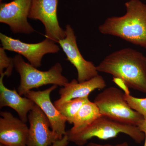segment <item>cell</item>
<instances>
[{"label":"cell","mask_w":146,"mask_h":146,"mask_svg":"<svg viewBox=\"0 0 146 146\" xmlns=\"http://www.w3.org/2000/svg\"><path fill=\"white\" fill-rule=\"evenodd\" d=\"M145 56L130 48L108 55L96 66L100 72L121 80L128 88L146 94V69Z\"/></svg>","instance_id":"1"},{"label":"cell","mask_w":146,"mask_h":146,"mask_svg":"<svg viewBox=\"0 0 146 146\" xmlns=\"http://www.w3.org/2000/svg\"><path fill=\"white\" fill-rule=\"evenodd\" d=\"M125 5L124 15L106 18L99 31L146 49V5L140 0H129Z\"/></svg>","instance_id":"2"},{"label":"cell","mask_w":146,"mask_h":146,"mask_svg":"<svg viewBox=\"0 0 146 146\" xmlns=\"http://www.w3.org/2000/svg\"><path fill=\"white\" fill-rule=\"evenodd\" d=\"M120 133L127 135L138 144L141 143L145 137L137 126L120 122L104 115L81 131L74 133L66 132V135L69 142L82 146L91 138L106 140L115 138Z\"/></svg>","instance_id":"3"},{"label":"cell","mask_w":146,"mask_h":146,"mask_svg":"<svg viewBox=\"0 0 146 146\" xmlns=\"http://www.w3.org/2000/svg\"><path fill=\"white\" fill-rule=\"evenodd\" d=\"M13 60L14 67L21 77L18 92L21 96L44 85L64 86L69 82L67 78L62 75L63 68L60 63H56L48 70L42 71L25 62L21 55H16Z\"/></svg>","instance_id":"4"},{"label":"cell","mask_w":146,"mask_h":146,"mask_svg":"<svg viewBox=\"0 0 146 146\" xmlns=\"http://www.w3.org/2000/svg\"><path fill=\"white\" fill-rule=\"evenodd\" d=\"M94 102L101 114L124 123L138 126L143 117L131 108L124 98V93L115 87H108L98 94Z\"/></svg>","instance_id":"5"},{"label":"cell","mask_w":146,"mask_h":146,"mask_svg":"<svg viewBox=\"0 0 146 146\" xmlns=\"http://www.w3.org/2000/svg\"><path fill=\"white\" fill-rule=\"evenodd\" d=\"M0 40L5 50L23 56L30 64L36 68L42 65V59L45 54L56 53L60 50L56 43L47 38L39 43L29 44L1 33Z\"/></svg>","instance_id":"6"},{"label":"cell","mask_w":146,"mask_h":146,"mask_svg":"<svg viewBox=\"0 0 146 146\" xmlns=\"http://www.w3.org/2000/svg\"><path fill=\"white\" fill-rule=\"evenodd\" d=\"M58 0H32L29 18L38 20L44 25L45 36L58 43L66 36L57 18Z\"/></svg>","instance_id":"7"},{"label":"cell","mask_w":146,"mask_h":146,"mask_svg":"<svg viewBox=\"0 0 146 146\" xmlns=\"http://www.w3.org/2000/svg\"><path fill=\"white\" fill-rule=\"evenodd\" d=\"M32 0H13L1 3L0 22L8 25L14 33L29 34L35 30L28 21Z\"/></svg>","instance_id":"8"},{"label":"cell","mask_w":146,"mask_h":146,"mask_svg":"<svg viewBox=\"0 0 146 146\" xmlns=\"http://www.w3.org/2000/svg\"><path fill=\"white\" fill-rule=\"evenodd\" d=\"M65 31V38L58 43L66 54L67 60L76 69L78 82L87 81L99 75L96 66L82 56L78 46L74 32L70 25L66 26Z\"/></svg>","instance_id":"9"},{"label":"cell","mask_w":146,"mask_h":146,"mask_svg":"<svg viewBox=\"0 0 146 146\" xmlns=\"http://www.w3.org/2000/svg\"><path fill=\"white\" fill-rule=\"evenodd\" d=\"M29 123L27 146H51L60 140L50 130L49 121L39 106L35 104L28 115Z\"/></svg>","instance_id":"10"},{"label":"cell","mask_w":146,"mask_h":146,"mask_svg":"<svg viewBox=\"0 0 146 146\" xmlns=\"http://www.w3.org/2000/svg\"><path fill=\"white\" fill-rule=\"evenodd\" d=\"M53 85L43 91H28L25 95L40 108L49 121L52 130L54 131L60 139L66 134L65 130L67 120L58 110L50 99V94L57 88Z\"/></svg>","instance_id":"11"},{"label":"cell","mask_w":146,"mask_h":146,"mask_svg":"<svg viewBox=\"0 0 146 146\" xmlns=\"http://www.w3.org/2000/svg\"><path fill=\"white\" fill-rule=\"evenodd\" d=\"M0 143L6 146H27L29 127L10 112H0Z\"/></svg>","instance_id":"12"},{"label":"cell","mask_w":146,"mask_h":146,"mask_svg":"<svg viewBox=\"0 0 146 146\" xmlns=\"http://www.w3.org/2000/svg\"><path fill=\"white\" fill-rule=\"evenodd\" d=\"M106 85L103 77L99 75L83 82L73 79L59 90L60 98L54 104L56 107L70 100L89 98L91 92L96 89H104Z\"/></svg>","instance_id":"13"},{"label":"cell","mask_w":146,"mask_h":146,"mask_svg":"<svg viewBox=\"0 0 146 146\" xmlns=\"http://www.w3.org/2000/svg\"><path fill=\"white\" fill-rule=\"evenodd\" d=\"M1 75L0 78V108L9 107L17 112L19 118L24 122L28 121V115L33 109L35 104L31 100L21 96L16 89L11 90L4 84V77Z\"/></svg>","instance_id":"14"},{"label":"cell","mask_w":146,"mask_h":146,"mask_svg":"<svg viewBox=\"0 0 146 146\" xmlns=\"http://www.w3.org/2000/svg\"><path fill=\"white\" fill-rule=\"evenodd\" d=\"M102 115L96 104L89 100L82 106L76 115L73 121V127L66 132L74 133L79 132Z\"/></svg>","instance_id":"15"},{"label":"cell","mask_w":146,"mask_h":146,"mask_svg":"<svg viewBox=\"0 0 146 146\" xmlns=\"http://www.w3.org/2000/svg\"><path fill=\"white\" fill-rule=\"evenodd\" d=\"M89 98H80L70 100L56 106L60 114L64 116L69 123L73 124L77 113Z\"/></svg>","instance_id":"16"},{"label":"cell","mask_w":146,"mask_h":146,"mask_svg":"<svg viewBox=\"0 0 146 146\" xmlns=\"http://www.w3.org/2000/svg\"><path fill=\"white\" fill-rule=\"evenodd\" d=\"M127 88L124 89L125 91V99L131 108L141 114L144 119L146 120V98H140L131 96L128 91Z\"/></svg>","instance_id":"17"},{"label":"cell","mask_w":146,"mask_h":146,"mask_svg":"<svg viewBox=\"0 0 146 146\" xmlns=\"http://www.w3.org/2000/svg\"><path fill=\"white\" fill-rule=\"evenodd\" d=\"M5 50L0 48V74L9 77L12 74L14 63L13 58L8 57Z\"/></svg>","instance_id":"18"},{"label":"cell","mask_w":146,"mask_h":146,"mask_svg":"<svg viewBox=\"0 0 146 146\" xmlns=\"http://www.w3.org/2000/svg\"><path fill=\"white\" fill-rule=\"evenodd\" d=\"M69 142L67 135H65L61 139L56 141L51 146H67Z\"/></svg>","instance_id":"19"},{"label":"cell","mask_w":146,"mask_h":146,"mask_svg":"<svg viewBox=\"0 0 146 146\" xmlns=\"http://www.w3.org/2000/svg\"><path fill=\"white\" fill-rule=\"evenodd\" d=\"M86 146H129L127 142H124L117 145H101L94 143H90L87 144Z\"/></svg>","instance_id":"20"},{"label":"cell","mask_w":146,"mask_h":146,"mask_svg":"<svg viewBox=\"0 0 146 146\" xmlns=\"http://www.w3.org/2000/svg\"><path fill=\"white\" fill-rule=\"evenodd\" d=\"M137 127L140 131L143 132L146 136V120L144 119L142 121Z\"/></svg>","instance_id":"21"},{"label":"cell","mask_w":146,"mask_h":146,"mask_svg":"<svg viewBox=\"0 0 146 146\" xmlns=\"http://www.w3.org/2000/svg\"><path fill=\"white\" fill-rule=\"evenodd\" d=\"M144 62H145V68L146 69V57L145 56V58H144Z\"/></svg>","instance_id":"22"},{"label":"cell","mask_w":146,"mask_h":146,"mask_svg":"<svg viewBox=\"0 0 146 146\" xmlns=\"http://www.w3.org/2000/svg\"><path fill=\"white\" fill-rule=\"evenodd\" d=\"M145 143H144V146H146V135H145Z\"/></svg>","instance_id":"23"},{"label":"cell","mask_w":146,"mask_h":146,"mask_svg":"<svg viewBox=\"0 0 146 146\" xmlns=\"http://www.w3.org/2000/svg\"><path fill=\"white\" fill-rule=\"evenodd\" d=\"M0 146H5V145H2V144H1V145H0Z\"/></svg>","instance_id":"24"},{"label":"cell","mask_w":146,"mask_h":146,"mask_svg":"<svg viewBox=\"0 0 146 146\" xmlns=\"http://www.w3.org/2000/svg\"><path fill=\"white\" fill-rule=\"evenodd\" d=\"M2 1H3V0H0V1H1V2Z\"/></svg>","instance_id":"25"}]
</instances>
